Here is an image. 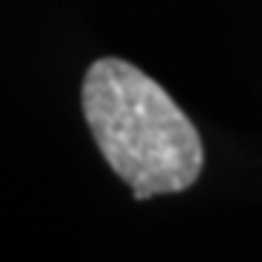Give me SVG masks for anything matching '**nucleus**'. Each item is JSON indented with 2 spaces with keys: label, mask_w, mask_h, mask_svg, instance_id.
I'll use <instances>...</instances> for the list:
<instances>
[{
  "label": "nucleus",
  "mask_w": 262,
  "mask_h": 262,
  "mask_svg": "<svg viewBox=\"0 0 262 262\" xmlns=\"http://www.w3.org/2000/svg\"><path fill=\"white\" fill-rule=\"evenodd\" d=\"M96 146L137 201L184 192L198 181L204 146L195 125L151 76L122 58H99L82 84Z\"/></svg>",
  "instance_id": "nucleus-1"
}]
</instances>
